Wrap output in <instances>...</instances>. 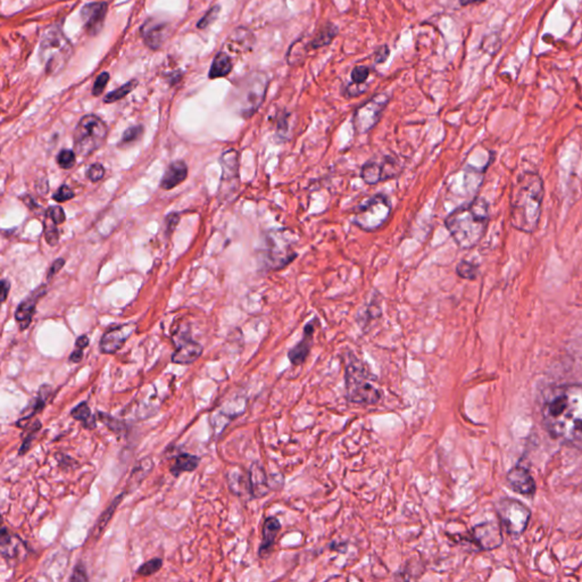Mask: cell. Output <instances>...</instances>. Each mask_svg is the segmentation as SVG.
Returning a JSON list of instances; mask_svg holds the SVG:
<instances>
[{
    "label": "cell",
    "instance_id": "6",
    "mask_svg": "<svg viewBox=\"0 0 582 582\" xmlns=\"http://www.w3.org/2000/svg\"><path fill=\"white\" fill-rule=\"evenodd\" d=\"M73 47L58 26H50L42 34L39 57L47 74L57 75L65 68Z\"/></svg>",
    "mask_w": 582,
    "mask_h": 582
},
{
    "label": "cell",
    "instance_id": "32",
    "mask_svg": "<svg viewBox=\"0 0 582 582\" xmlns=\"http://www.w3.org/2000/svg\"><path fill=\"white\" fill-rule=\"evenodd\" d=\"M361 178L366 184L373 186L379 182H384L382 177V168H381L380 161H369L363 165L361 168Z\"/></svg>",
    "mask_w": 582,
    "mask_h": 582
},
{
    "label": "cell",
    "instance_id": "33",
    "mask_svg": "<svg viewBox=\"0 0 582 582\" xmlns=\"http://www.w3.org/2000/svg\"><path fill=\"white\" fill-rule=\"evenodd\" d=\"M22 429L25 430V436L23 438L22 446L19 447V456L24 455L25 453L28 452L31 447L36 434L41 429V422L39 420H33L32 422H28V425H23Z\"/></svg>",
    "mask_w": 582,
    "mask_h": 582
},
{
    "label": "cell",
    "instance_id": "30",
    "mask_svg": "<svg viewBox=\"0 0 582 582\" xmlns=\"http://www.w3.org/2000/svg\"><path fill=\"white\" fill-rule=\"evenodd\" d=\"M338 34L337 26L327 24L314 36L313 39L307 45V50H316L321 47L328 46Z\"/></svg>",
    "mask_w": 582,
    "mask_h": 582
},
{
    "label": "cell",
    "instance_id": "17",
    "mask_svg": "<svg viewBox=\"0 0 582 582\" xmlns=\"http://www.w3.org/2000/svg\"><path fill=\"white\" fill-rule=\"evenodd\" d=\"M140 34L146 46L152 50L159 49L168 38V24L156 19H148L141 26Z\"/></svg>",
    "mask_w": 582,
    "mask_h": 582
},
{
    "label": "cell",
    "instance_id": "53",
    "mask_svg": "<svg viewBox=\"0 0 582 582\" xmlns=\"http://www.w3.org/2000/svg\"><path fill=\"white\" fill-rule=\"evenodd\" d=\"M10 282L7 280H1V296H3V301H6L7 296H8V291H10Z\"/></svg>",
    "mask_w": 582,
    "mask_h": 582
},
{
    "label": "cell",
    "instance_id": "4",
    "mask_svg": "<svg viewBox=\"0 0 582 582\" xmlns=\"http://www.w3.org/2000/svg\"><path fill=\"white\" fill-rule=\"evenodd\" d=\"M345 381L350 403L371 406L382 398V391L375 384L377 378L353 352H348L345 359Z\"/></svg>",
    "mask_w": 582,
    "mask_h": 582
},
{
    "label": "cell",
    "instance_id": "51",
    "mask_svg": "<svg viewBox=\"0 0 582 582\" xmlns=\"http://www.w3.org/2000/svg\"><path fill=\"white\" fill-rule=\"evenodd\" d=\"M84 359V349H80V348H77V349L73 352V353L70 355V362L73 363H80Z\"/></svg>",
    "mask_w": 582,
    "mask_h": 582
},
{
    "label": "cell",
    "instance_id": "42",
    "mask_svg": "<svg viewBox=\"0 0 582 582\" xmlns=\"http://www.w3.org/2000/svg\"><path fill=\"white\" fill-rule=\"evenodd\" d=\"M86 174H87V178L91 182L96 183L105 175V168L100 163H96V164L90 165Z\"/></svg>",
    "mask_w": 582,
    "mask_h": 582
},
{
    "label": "cell",
    "instance_id": "46",
    "mask_svg": "<svg viewBox=\"0 0 582 582\" xmlns=\"http://www.w3.org/2000/svg\"><path fill=\"white\" fill-rule=\"evenodd\" d=\"M219 12H220V7L219 6L213 7V8L208 10V12L205 14L204 17H203V19L199 21L198 24H197L198 29L207 28L208 25H211L212 23L217 19V15H219Z\"/></svg>",
    "mask_w": 582,
    "mask_h": 582
},
{
    "label": "cell",
    "instance_id": "34",
    "mask_svg": "<svg viewBox=\"0 0 582 582\" xmlns=\"http://www.w3.org/2000/svg\"><path fill=\"white\" fill-rule=\"evenodd\" d=\"M97 416H98V420H100L102 425L107 427V429L114 432L115 434L122 436V434H125L127 425L122 420H118V418H114L112 415L107 414L105 412H100L97 414Z\"/></svg>",
    "mask_w": 582,
    "mask_h": 582
},
{
    "label": "cell",
    "instance_id": "20",
    "mask_svg": "<svg viewBox=\"0 0 582 582\" xmlns=\"http://www.w3.org/2000/svg\"><path fill=\"white\" fill-rule=\"evenodd\" d=\"M203 346L190 338H183L172 355V362L180 365H189L202 356Z\"/></svg>",
    "mask_w": 582,
    "mask_h": 582
},
{
    "label": "cell",
    "instance_id": "21",
    "mask_svg": "<svg viewBox=\"0 0 582 582\" xmlns=\"http://www.w3.org/2000/svg\"><path fill=\"white\" fill-rule=\"evenodd\" d=\"M280 530H281V524H280L279 519L271 517H267V520L264 521L263 530H262V542H260V549H258V555L260 558H267L271 554Z\"/></svg>",
    "mask_w": 582,
    "mask_h": 582
},
{
    "label": "cell",
    "instance_id": "22",
    "mask_svg": "<svg viewBox=\"0 0 582 582\" xmlns=\"http://www.w3.org/2000/svg\"><path fill=\"white\" fill-rule=\"evenodd\" d=\"M188 177V166L183 161H177L172 163L165 171L164 177L161 181V188L164 190H171L179 186Z\"/></svg>",
    "mask_w": 582,
    "mask_h": 582
},
{
    "label": "cell",
    "instance_id": "43",
    "mask_svg": "<svg viewBox=\"0 0 582 582\" xmlns=\"http://www.w3.org/2000/svg\"><path fill=\"white\" fill-rule=\"evenodd\" d=\"M46 217L53 221L54 223H56L57 226L64 223L66 220L65 213H64L61 206H52V207L48 208Z\"/></svg>",
    "mask_w": 582,
    "mask_h": 582
},
{
    "label": "cell",
    "instance_id": "40",
    "mask_svg": "<svg viewBox=\"0 0 582 582\" xmlns=\"http://www.w3.org/2000/svg\"><path fill=\"white\" fill-rule=\"evenodd\" d=\"M143 127L141 125H136V127H131L125 130V132L122 136L121 143L120 147L123 146H129L131 143H136V140L139 139L140 136H143Z\"/></svg>",
    "mask_w": 582,
    "mask_h": 582
},
{
    "label": "cell",
    "instance_id": "50",
    "mask_svg": "<svg viewBox=\"0 0 582 582\" xmlns=\"http://www.w3.org/2000/svg\"><path fill=\"white\" fill-rule=\"evenodd\" d=\"M64 265H65V260H64V258H58V260H55L53 265L50 267L49 271H48L47 278H48V279H52L55 274H57V273L61 271V269H62Z\"/></svg>",
    "mask_w": 582,
    "mask_h": 582
},
{
    "label": "cell",
    "instance_id": "26",
    "mask_svg": "<svg viewBox=\"0 0 582 582\" xmlns=\"http://www.w3.org/2000/svg\"><path fill=\"white\" fill-rule=\"evenodd\" d=\"M127 491L124 490L123 493L116 496V497L113 499L112 503L109 504V508H106L105 511L102 512L100 519H98L96 524L93 526V533H91L93 538H100V535H102V531L105 530V528L107 526V524H109V521L112 520L113 515H114L115 511H116V508H118V505L121 504L122 501H123L124 496L127 495Z\"/></svg>",
    "mask_w": 582,
    "mask_h": 582
},
{
    "label": "cell",
    "instance_id": "31",
    "mask_svg": "<svg viewBox=\"0 0 582 582\" xmlns=\"http://www.w3.org/2000/svg\"><path fill=\"white\" fill-rule=\"evenodd\" d=\"M71 415L74 420L81 422V425L84 429L93 430L97 427L96 416L91 413V409H90L87 402H84V403L75 406L74 409H72Z\"/></svg>",
    "mask_w": 582,
    "mask_h": 582
},
{
    "label": "cell",
    "instance_id": "7",
    "mask_svg": "<svg viewBox=\"0 0 582 582\" xmlns=\"http://www.w3.org/2000/svg\"><path fill=\"white\" fill-rule=\"evenodd\" d=\"M267 86L269 80L263 73H251L235 84L233 100L242 116L251 118L258 112L267 95Z\"/></svg>",
    "mask_w": 582,
    "mask_h": 582
},
{
    "label": "cell",
    "instance_id": "54",
    "mask_svg": "<svg viewBox=\"0 0 582 582\" xmlns=\"http://www.w3.org/2000/svg\"><path fill=\"white\" fill-rule=\"evenodd\" d=\"M483 1H486V0H459V3L462 6H468V5H472V3H483Z\"/></svg>",
    "mask_w": 582,
    "mask_h": 582
},
{
    "label": "cell",
    "instance_id": "47",
    "mask_svg": "<svg viewBox=\"0 0 582 582\" xmlns=\"http://www.w3.org/2000/svg\"><path fill=\"white\" fill-rule=\"evenodd\" d=\"M87 576V571H86V567H84V563H81L79 562L77 565H75L74 570H73V573H72L71 578H70V581H88Z\"/></svg>",
    "mask_w": 582,
    "mask_h": 582
},
{
    "label": "cell",
    "instance_id": "39",
    "mask_svg": "<svg viewBox=\"0 0 582 582\" xmlns=\"http://www.w3.org/2000/svg\"><path fill=\"white\" fill-rule=\"evenodd\" d=\"M75 154L71 149H63L57 156V164L63 170H70L75 165Z\"/></svg>",
    "mask_w": 582,
    "mask_h": 582
},
{
    "label": "cell",
    "instance_id": "36",
    "mask_svg": "<svg viewBox=\"0 0 582 582\" xmlns=\"http://www.w3.org/2000/svg\"><path fill=\"white\" fill-rule=\"evenodd\" d=\"M456 273L462 279L475 280L479 274V267L469 260H461L456 267Z\"/></svg>",
    "mask_w": 582,
    "mask_h": 582
},
{
    "label": "cell",
    "instance_id": "15",
    "mask_svg": "<svg viewBox=\"0 0 582 582\" xmlns=\"http://www.w3.org/2000/svg\"><path fill=\"white\" fill-rule=\"evenodd\" d=\"M317 323H319V320L316 319V317L310 320V322L304 327V333L301 340L297 345H294V347L291 348V349H289L288 359L292 365H301L306 361L308 355H310V349H312V346H313V336Z\"/></svg>",
    "mask_w": 582,
    "mask_h": 582
},
{
    "label": "cell",
    "instance_id": "27",
    "mask_svg": "<svg viewBox=\"0 0 582 582\" xmlns=\"http://www.w3.org/2000/svg\"><path fill=\"white\" fill-rule=\"evenodd\" d=\"M50 393H52V388L49 386H47V384L41 386L40 389L38 391V396L30 404L29 409L28 407L25 409L24 412H26V414H22V418H19L16 423L29 421L30 418H33L34 415L40 412L41 409H44L45 405H46L47 400H48Z\"/></svg>",
    "mask_w": 582,
    "mask_h": 582
},
{
    "label": "cell",
    "instance_id": "1",
    "mask_svg": "<svg viewBox=\"0 0 582 582\" xmlns=\"http://www.w3.org/2000/svg\"><path fill=\"white\" fill-rule=\"evenodd\" d=\"M542 420L553 439L582 450V384L549 388L542 398Z\"/></svg>",
    "mask_w": 582,
    "mask_h": 582
},
{
    "label": "cell",
    "instance_id": "2",
    "mask_svg": "<svg viewBox=\"0 0 582 582\" xmlns=\"http://www.w3.org/2000/svg\"><path fill=\"white\" fill-rule=\"evenodd\" d=\"M544 195V182L538 174L524 172L517 178L510 206V219L513 228L524 233L536 231L542 217Z\"/></svg>",
    "mask_w": 582,
    "mask_h": 582
},
{
    "label": "cell",
    "instance_id": "41",
    "mask_svg": "<svg viewBox=\"0 0 582 582\" xmlns=\"http://www.w3.org/2000/svg\"><path fill=\"white\" fill-rule=\"evenodd\" d=\"M370 75V68L368 66H356L352 71V81L355 86L365 84Z\"/></svg>",
    "mask_w": 582,
    "mask_h": 582
},
{
    "label": "cell",
    "instance_id": "18",
    "mask_svg": "<svg viewBox=\"0 0 582 582\" xmlns=\"http://www.w3.org/2000/svg\"><path fill=\"white\" fill-rule=\"evenodd\" d=\"M47 292V285H41L37 290H34L29 297L25 298L22 303L16 308L15 320L19 324V330L24 331L30 327L33 317L37 303Z\"/></svg>",
    "mask_w": 582,
    "mask_h": 582
},
{
    "label": "cell",
    "instance_id": "29",
    "mask_svg": "<svg viewBox=\"0 0 582 582\" xmlns=\"http://www.w3.org/2000/svg\"><path fill=\"white\" fill-rule=\"evenodd\" d=\"M221 165L223 168V180H231L238 178L239 154L235 149H229L221 157Z\"/></svg>",
    "mask_w": 582,
    "mask_h": 582
},
{
    "label": "cell",
    "instance_id": "38",
    "mask_svg": "<svg viewBox=\"0 0 582 582\" xmlns=\"http://www.w3.org/2000/svg\"><path fill=\"white\" fill-rule=\"evenodd\" d=\"M45 239L49 246H55L58 244L59 231L57 229V224L46 217V222L44 226Z\"/></svg>",
    "mask_w": 582,
    "mask_h": 582
},
{
    "label": "cell",
    "instance_id": "35",
    "mask_svg": "<svg viewBox=\"0 0 582 582\" xmlns=\"http://www.w3.org/2000/svg\"><path fill=\"white\" fill-rule=\"evenodd\" d=\"M138 86V81L131 80L127 84H123L122 87L118 89H115L112 93H109L107 96L104 98V102L106 104H112V102H118V100H123L124 97L127 96L129 93Z\"/></svg>",
    "mask_w": 582,
    "mask_h": 582
},
{
    "label": "cell",
    "instance_id": "13",
    "mask_svg": "<svg viewBox=\"0 0 582 582\" xmlns=\"http://www.w3.org/2000/svg\"><path fill=\"white\" fill-rule=\"evenodd\" d=\"M136 331L134 323H127V324L118 325L111 328L102 335L100 343V349L102 354L118 353V350L123 347L127 339L134 335Z\"/></svg>",
    "mask_w": 582,
    "mask_h": 582
},
{
    "label": "cell",
    "instance_id": "52",
    "mask_svg": "<svg viewBox=\"0 0 582 582\" xmlns=\"http://www.w3.org/2000/svg\"><path fill=\"white\" fill-rule=\"evenodd\" d=\"M89 346V338L87 336H80V337L75 341V347L84 349Z\"/></svg>",
    "mask_w": 582,
    "mask_h": 582
},
{
    "label": "cell",
    "instance_id": "5",
    "mask_svg": "<svg viewBox=\"0 0 582 582\" xmlns=\"http://www.w3.org/2000/svg\"><path fill=\"white\" fill-rule=\"evenodd\" d=\"M298 237L294 230L281 228L267 231L264 239L262 262L269 271H279L290 265L296 258Z\"/></svg>",
    "mask_w": 582,
    "mask_h": 582
},
{
    "label": "cell",
    "instance_id": "3",
    "mask_svg": "<svg viewBox=\"0 0 582 582\" xmlns=\"http://www.w3.org/2000/svg\"><path fill=\"white\" fill-rule=\"evenodd\" d=\"M489 220V205L483 198H475L449 214L445 226L456 245L471 249L481 242Z\"/></svg>",
    "mask_w": 582,
    "mask_h": 582
},
{
    "label": "cell",
    "instance_id": "25",
    "mask_svg": "<svg viewBox=\"0 0 582 582\" xmlns=\"http://www.w3.org/2000/svg\"><path fill=\"white\" fill-rule=\"evenodd\" d=\"M19 542H22L19 537L12 536L6 526H3L1 535H0V551L3 558L10 560L17 558L19 553Z\"/></svg>",
    "mask_w": 582,
    "mask_h": 582
},
{
    "label": "cell",
    "instance_id": "49",
    "mask_svg": "<svg viewBox=\"0 0 582 582\" xmlns=\"http://www.w3.org/2000/svg\"><path fill=\"white\" fill-rule=\"evenodd\" d=\"M389 53H391V50H389V47H388L387 45L381 46L380 48H378V50H377V53H375V63L381 64V63L386 62L388 56H389Z\"/></svg>",
    "mask_w": 582,
    "mask_h": 582
},
{
    "label": "cell",
    "instance_id": "48",
    "mask_svg": "<svg viewBox=\"0 0 582 582\" xmlns=\"http://www.w3.org/2000/svg\"><path fill=\"white\" fill-rule=\"evenodd\" d=\"M180 221V215L178 213H171L168 217H166V220H165V226H166V233L168 235L170 233H173L174 229H175V226H178Z\"/></svg>",
    "mask_w": 582,
    "mask_h": 582
},
{
    "label": "cell",
    "instance_id": "16",
    "mask_svg": "<svg viewBox=\"0 0 582 582\" xmlns=\"http://www.w3.org/2000/svg\"><path fill=\"white\" fill-rule=\"evenodd\" d=\"M508 483L513 491L526 497H533L536 494L535 479L529 471L521 465H517L508 471Z\"/></svg>",
    "mask_w": 582,
    "mask_h": 582
},
{
    "label": "cell",
    "instance_id": "9",
    "mask_svg": "<svg viewBox=\"0 0 582 582\" xmlns=\"http://www.w3.org/2000/svg\"><path fill=\"white\" fill-rule=\"evenodd\" d=\"M391 203L386 195H375L355 208L353 222L359 229L373 233L387 223L391 217Z\"/></svg>",
    "mask_w": 582,
    "mask_h": 582
},
{
    "label": "cell",
    "instance_id": "14",
    "mask_svg": "<svg viewBox=\"0 0 582 582\" xmlns=\"http://www.w3.org/2000/svg\"><path fill=\"white\" fill-rule=\"evenodd\" d=\"M107 10H109L107 3H104V1L89 3L82 7L81 17H82L84 29L88 34L93 37L102 31Z\"/></svg>",
    "mask_w": 582,
    "mask_h": 582
},
{
    "label": "cell",
    "instance_id": "11",
    "mask_svg": "<svg viewBox=\"0 0 582 582\" xmlns=\"http://www.w3.org/2000/svg\"><path fill=\"white\" fill-rule=\"evenodd\" d=\"M388 102L389 96L386 93H379L364 102L362 106H359L353 116V127L355 132L357 134H369L380 121Z\"/></svg>",
    "mask_w": 582,
    "mask_h": 582
},
{
    "label": "cell",
    "instance_id": "37",
    "mask_svg": "<svg viewBox=\"0 0 582 582\" xmlns=\"http://www.w3.org/2000/svg\"><path fill=\"white\" fill-rule=\"evenodd\" d=\"M162 567H163V560L162 558H152V560H147L138 567L136 574L140 576H150L161 570Z\"/></svg>",
    "mask_w": 582,
    "mask_h": 582
},
{
    "label": "cell",
    "instance_id": "28",
    "mask_svg": "<svg viewBox=\"0 0 582 582\" xmlns=\"http://www.w3.org/2000/svg\"><path fill=\"white\" fill-rule=\"evenodd\" d=\"M233 63L231 57L224 52H221L214 58L208 77L211 79L224 78L230 74V72L233 71Z\"/></svg>",
    "mask_w": 582,
    "mask_h": 582
},
{
    "label": "cell",
    "instance_id": "45",
    "mask_svg": "<svg viewBox=\"0 0 582 582\" xmlns=\"http://www.w3.org/2000/svg\"><path fill=\"white\" fill-rule=\"evenodd\" d=\"M109 78H111V77H109V73H107V72H104L102 74L98 75V78L96 79L95 84H93V96L97 97L102 95V91L105 90L106 86H107V82H109Z\"/></svg>",
    "mask_w": 582,
    "mask_h": 582
},
{
    "label": "cell",
    "instance_id": "24",
    "mask_svg": "<svg viewBox=\"0 0 582 582\" xmlns=\"http://www.w3.org/2000/svg\"><path fill=\"white\" fill-rule=\"evenodd\" d=\"M199 463H200V457L198 456L191 455L188 453H181L175 456L174 464L170 468L171 474L174 477H179L180 474L184 473V472L191 473L198 469Z\"/></svg>",
    "mask_w": 582,
    "mask_h": 582
},
{
    "label": "cell",
    "instance_id": "12",
    "mask_svg": "<svg viewBox=\"0 0 582 582\" xmlns=\"http://www.w3.org/2000/svg\"><path fill=\"white\" fill-rule=\"evenodd\" d=\"M462 540L477 547L478 551H491L503 544L501 526L495 522L478 524Z\"/></svg>",
    "mask_w": 582,
    "mask_h": 582
},
{
    "label": "cell",
    "instance_id": "8",
    "mask_svg": "<svg viewBox=\"0 0 582 582\" xmlns=\"http://www.w3.org/2000/svg\"><path fill=\"white\" fill-rule=\"evenodd\" d=\"M107 134L109 129L102 118L97 115H86L73 132L74 152L84 157L91 155L104 145Z\"/></svg>",
    "mask_w": 582,
    "mask_h": 582
},
{
    "label": "cell",
    "instance_id": "23",
    "mask_svg": "<svg viewBox=\"0 0 582 582\" xmlns=\"http://www.w3.org/2000/svg\"><path fill=\"white\" fill-rule=\"evenodd\" d=\"M152 468H154V463H152L150 457H146V459L138 462L134 465L130 477L127 479V490L125 491L127 493H131L136 488H138L141 485V482L145 480L146 478H147V475L152 472Z\"/></svg>",
    "mask_w": 582,
    "mask_h": 582
},
{
    "label": "cell",
    "instance_id": "19",
    "mask_svg": "<svg viewBox=\"0 0 582 582\" xmlns=\"http://www.w3.org/2000/svg\"><path fill=\"white\" fill-rule=\"evenodd\" d=\"M248 489L253 498H263L269 493L267 472L258 462L251 465L248 472Z\"/></svg>",
    "mask_w": 582,
    "mask_h": 582
},
{
    "label": "cell",
    "instance_id": "44",
    "mask_svg": "<svg viewBox=\"0 0 582 582\" xmlns=\"http://www.w3.org/2000/svg\"><path fill=\"white\" fill-rule=\"evenodd\" d=\"M53 198L55 202L58 203V204H62V203L68 202L70 199L74 198V191L70 187L66 186V184H63L57 190L56 194L54 195Z\"/></svg>",
    "mask_w": 582,
    "mask_h": 582
},
{
    "label": "cell",
    "instance_id": "10",
    "mask_svg": "<svg viewBox=\"0 0 582 582\" xmlns=\"http://www.w3.org/2000/svg\"><path fill=\"white\" fill-rule=\"evenodd\" d=\"M496 511L503 528L511 536H520L529 526L531 512L524 503L517 499H501L496 506Z\"/></svg>",
    "mask_w": 582,
    "mask_h": 582
}]
</instances>
